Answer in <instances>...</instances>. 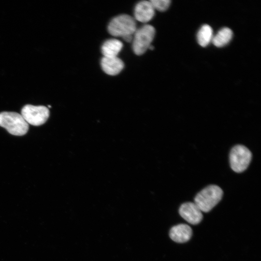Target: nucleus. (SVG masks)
<instances>
[{"label": "nucleus", "instance_id": "f8f14e48", "mask_svg": "<svg viewBox=\"0 0 261 261\" xmlns=\"http://www.w3.org/2000/svg\"><path fill=\"white\" fill-rule=\"evenodd\" d=\"M233 35L232 30L229 28L225 27L220 29L213 37L212 42L218 47H223L227 44L232 40Z\"/></svg>", "mask_w": 261, "mask_h": 261}, {"label": "nucleus", "instance_id": "9b49d317", "mask_svg": "<svg viewBox=\"0 0 261 261\" xmlns=\"http://www.w3.org/2000/svg\"><path fill=\"white\" fill-rule=\"evenodd\" d=\"M123 47L121 41L116 39L106 40L102 44L101 51L104 57H116Z\"/></svg>", "mask_w": 261, "mask_h": 261}, {"label": "nucleus", "instance_id": "f257e3e1", "mask_svg": "<svg viewBox=\"0 0 261 261\" xmlns=\"http://www.w3.org/2000/svg\"><path fill=\"white\" fill-rule=\"evenodd\" d=\"M222 189L217 185H211L200 191L194 198V203L202 212L211 211L221 200Z\"/></svg>", "mask_w": 261, "mask_h": 261}, {"label": "nucleus", "instance_id": "dca6fc26", "mask_svg": "<svg viewBox=\"0 0 261 261\" xmlns=\"http://www.w3.org/2000/svg\"><path fill=\"white\" fill-rule=\"evenodd\" d=\"M154 48V46L153 45H152L151 44L150 45V46L149 47V49L150 50H153Z\"/></svg>", "mask_w": 261, "mask_h": 261}, {"label": "nucleus", "instance_id": "2eb2a0df", "mask_svg": "<svg viewBox=\"0 0 261 261\" xmlns=\"http://www.w3.org/2000/svg\"><path fill=\"white\" fill-rule=\"evenodd\" d=\"M124 40L127 42L130 43L132 42L133 40V35H128L122 37Z\"/></svg>", "mask_w": 261, "mask_h": 261}, {"label": "nucleus", "instance_id": "4468645a", "mask_svg": "<svg viewBox=\"0 0 261 261\" xmlns=\"http://www.w3.org/2000/svg\"><path fill=\"white\" fill-rule=\"evenodd\" d=\"M154 9L159 11H166L171 4L170 0H149Z\"/></svg>", "mask_w": 261, "mask_h": 261}, {"label": "nucleus", "instance_id": "6e6552de", "mask_svg": "<svg viewBox=\"0 0 261 261\" xmlns=\"http://www.w3.org/2000/svg\"><path fill=\"white\" fill-rule=\"evenodd\" d=\"M134 14L135 20L142 23H146L153 17L155 9L150 1L143 0L136 5Z\"/></svg>", "mask_w": 261, "mask_h": 261}, {"label": "nucleus", "instance_id": "7ed1b4c3", "mask_svg": "<svg viewBox=\"0 0 261 261\" xmlns=\"http://www.w3.org/2000/svg\"><path fill=\"white\" fill-rule=\"evenodd\" d=\"M137 29L135 19L128 14H121L116 16L108 26L109 33L115 37H123L133 35Z\"/></svg>", "mask_w": 261, "mask_h": 261}, {"label": "nucleus", "instance_id": "423d86ee", "mask_svg": "<svg viewBox=\"0 0 261 261\" xmlns=\"http://www.w3.org/2000/svg\"><path fill=\"white\" fill-rule=\"evenodd\" d=\"M49 114V109L44 105L26 104L22 107L21 111V115L28 124L36 126L45 123Z\"/></svg>", "mask_w": 261, "mask_h": 261}, {"label": "nucleus", "instance_id": "f03ea898", "mask_svg": "<svg viewBox=\"0 0 261 261\" xmlns=\"http://www.w3.org/2000/svg\"><path fill=\"white\" fill-rule=\"evenodd\" d=\"M0 126L15 136L25 135L29 130V124L22 115L14 112L0 113Z\"/></svg>", "mask_w": 261, "mask_h": 261}, {"label": "nucleus", "instance_id": "39448f33", "mask_svg": "<svg viewBox=\"0 0 261 261\" xmlns=\"http://www.w3.org/2000/svg\"><path fill=\"white\" fill-rule=\"evenodd\" d=\"M229 158L232 170L236 173H242L250 164L252 153L246 146L237 145L232 148Z\"/></svg>", "mask_w": 261, "mask_h": 261}, {"label": "nucleus", "instance_id": "1a4fd4ad", "mask_svg": "<svg viewBox=\"0 0 261 261\" xmlns=\"http://www.w3.org/2000/svg\"><path fill=\"white\" fill-rule=\"evenodd\" d=\"M192 230L191 227L186 224H180L173 226L169 232L171 239L179 243H185L191 237Z\"/></svg>", "mask_w": 261, "mask_h": 261}, {"label": "nucleus", "instance_id": "0eeeda50", "mask_svg": "<svg viewBox=\"0 0 261 261\" xmlns=\"http://www.w3.org/2000/svg\"><path fill=\"white\" fill-rule=\"evenodd\" d=\"M179 213L185 220L192 225L199 224L203 218L202 212L194 203H183L179 209Z\"/></svg>", "mask_w": 261, "mask_h": 261}, {"label": "nucleus", "instance_id": "20e7f679", "mask_svg": "<svg viewBox=\"0 0 261 261\" xmlns=\"http://www.w3.org/2000/svg\"><path fill=\"white\" fill-rule=\"evenodd\" d=\"M155 34L154 27L150 25H145L137 29L133 34L132 49L137 55H141L149 48Z\"/></svg>", "mask_w": 261, "mask_h": 261}, {"label": "nucleus", "instance_id": "ddd939ff", "mask_svg": "<svg viewBox=\"0 0 261 261\" xmlns=\"http://www.w3.org/2000/svg\"><path fill=\"white\" fill-rule=\"evenodd\" d=\"M213 37V29L207 24L202 26L197 34L198 43L203 47L208 45L212 42Z\"/></svg>", "mask_w": 261, "mask_h": 261}, {"label": "nucleus", "instance_id": "9d476101", "mask_svg": "<svg viewBox=\"0 0 261 261\" xmlns=\"http://www.w3.org/2000/svg\"><path fill=\"white\" fill-rule=\"evenodd\" d=\"M101 65L102 70L110 75L118 74L124 66L123 61L117 57H103L101 60Z\"/></svg>", "mask_w": 261, "mask_h": 261}]
</instances>
